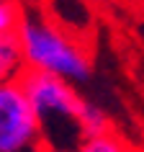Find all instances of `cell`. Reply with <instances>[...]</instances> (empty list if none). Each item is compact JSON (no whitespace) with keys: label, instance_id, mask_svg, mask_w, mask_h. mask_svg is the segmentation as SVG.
I'll return each mask as SVG.
<instances>
[{"label":"cell","instance_id":"52a82bcc","mask_svg":"<svg viewBox=\"0 0 144 152\" xmlns=\"http://www.w3.org/2000/svg\"><path fill=\"white\" fill-rule=\"evenodd\" d=\"M26 152H49L44 144H36V147H31V150H26Z\"/></svg>","mask_w":144,"mask_h":152},{"label":"cell","instance_id":"ba28073f","mask_svg":"<svg viewBox=\"0 0 144 152\" xmlns=\"http://www.w3.org/2000/svg\"><path fill=\"white\" fill-rule=\"evenodd\" d=\"M0 3H18V0H0Z\"/></svg>","mask_w":144,"mask_h":152},{"label":"cell","instance_id":"3957f363","mask_svg":"<svg viewBox=\"0 0 144 152\" xmlns=\"http://www.w3.org/2000/svg\"><path fill=\"white\" fill-rule=\"evenodd\" d=\"M36 144L39 124L21 83H0V152H26Z\"/></svg>","mask_w":144,"mask_h":152},{"label":"cell","instance_id":"5b68a950","mask_svg":"<svg viewBox=\"0 0 144 152\" xmlns=\"http://www.w3.org/2000/svg\"><path fill=\"white\" fill-rule=\"evenodd\" d=\"M77 152H131V147H129L121 137H116L113 132H105V134L85 139Z\"/></svg>","mask_w":144,"mask_h":152},{"label":"cell","instance_id":"277c9868","mask_svg":"<svg viewBox=\"0 0 144 152\" xmlns=\"http://www.w3.org/2000/svg\"><path fill=\"white\" fill-rule=\"evenodd\" d=\"M26 72L23 54L18 47L16 31H3L0 34V83L18 80Z\"/></svg>","mask_w":144,"mask_h":152},{"label":"cell","instance_id":"8992f818","mask_svg":"<svg viewBox=\"0 0 144 152\" xmlns=\"http://www.w3.org/2000/svg\"><path fill=\"white\" fill-rule=\"evenodd\" d=\"M21 5L18 3H0V34L3 31H16Z\"/></svg>","mask_w":144,"mask_h":152},{"label":"cell","instance_id":"7a4b0ae2","mask_svg":"<svg viewBox=\"0 0 144 152\" xmlns=\"http://www.w3.org/2000/svg\"><path fill=\"white\" fill-rule=\"evenodd\" d=\"M21 88L33 108L39 124V144L49 152H77L88 139L85 132V111L88 101L80 90L64 80L26 70L21 77Z\"/></svg>","mask_w":144,"mask_h":152},{"label":"cell","instance_id":"6da1fadb","mask_svg":"<svg viewBox=\"0 0 144 152\" xmlns=\"http://www.w3.org/2000/svg\"><path fill=\"white\" fill-rule=\"evenodd\" d=\"M16 39L28 72H41L75 88L93 77V59L85 47L41 8H21Z\"/></svg>","mask_w":144,"mask_h":152}]
</instances>
